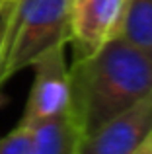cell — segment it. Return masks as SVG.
<instances>
[{"instance_id": "6da1fadb", "label": "cell", "mask_w": 152, "mask_h": 154, "mask_svg": "<svg viewBox=\"0 0 152 154\" xmlns=\"http://www.w3.org/2000/svg\"><path fill=\"white\" fill-rule=\"evenodd\" d=\"M152 92V64L119 35L68 68V113L80 139Z\"/></svg>"}, {"instance_id": "5b68a950", "label": "cell", "mask_w": 152, "mask_h": 154, "mask_svg": "<svg viewBox=\"0 0 152 154\" xmlns=\"http://www.w3.org/2000/svg\"><path fill=\"white\" fill-rule=\"evenodd\" d=\"M129 0H72L70 43L74 60L84 59L119 33Z\"/></svg>"}, {"instance_id": "52a82bcc", "label": "cell", "mask_w": 152, "mask_h": 154, "mask_svg": "<svg viewBox=\"0 0 152 154\" xmlns=\"http://www.w3.org/2000/svg\"><path fill=\"white\" fill-rule=\"evenodd\" d=\"M117 35L152 64V0H129Z\"/></svg>"}, {"instance_id": "30bf717a", "label": "cell", "mask_w": 152, "mask_h": 154, "mask_svg": "<svg viewBox=\"0 0 152 154\" xmlns=\"http://www.w3.org/2000/svg\"><path fill=\"white\" fill-rule=\"evenodd\" d=\"M133 154H152V135H150L148 139H146L144 143H142V144H141V146H138Z\"/></svg>"}, {"instance_id": "9c48e42d", "label": "cell", "mask_w": 152, "mask_h": 154, "mask_svg": "<svg viewBox=\"0 0 152 154\" xmlns=\"http://www.w3.org/2000/svg\"><path fill=\"white\" fill-rule=\"evenodd\" d=\"M16 0H8L0 6V68H2V51H4V39H6V31H8V23H10V16L14 10ZM2 78H0V88H2ZM0 103H2V96H0Z\"/></svg>"}, {"instance_id": "8992f818", "label": "cell", "mask_w": 152, "mask_h": 154, "mask_svg": "<svg viewBox=\"0 0 152 154\" xmlns=\"http://www.w3.org/2000/svg\"><path fill=\"white\" fill-rule=\"evenodd\" d=\"M31 131H33V154H76L80 133L68 109L65 113L35 123Z\"/></svg>"}, {"instance_id": "277c9868", "label": "cell", "mask_w": 152, "mask_h": 154, "mask_svg": "<svg viewBox=\"0 0 152 154\" xmlns=\"http://www.w3.org/2000/svg\"><path fill=\"white\" fill-rule=\"evenodd\" d=\"M65 47L66 45L55 47L31 64L35 76L20 125L33 127L39 121L68 109V66Z\"/></svg>"}, {"instance_id": "8fae6325", "label": "cell", "mask_w": 152, "mask_h": 154, "mask_svg": "<svg viewBox=\"0 0 152 154\" xmlns=\"http://www.w3.org/2000/svg\"><path fill=\"white\" fill-rule=\"evenodd\" d=\"M4 2H8V0H0V6H2V4H4Z\"/></svg>"}, {"instance_id": "7a4b0ae2", "label": "cell", "mask_w": 152, "mask_h": 154, "mask_svg": "<svg viewBox=\"0 0 152 154\" xmlns=\"http://www.w3.org/2000/svg\"><path fill=\"white\" fill-rule=\"evenodd\" d=\"M72 0H16L2 51L0 78L6 82L45 53L70 41Z\"/></svg>"}, {"instance_id": "3957f363", "label": "cell", "mask_w": 152, "mask_h": 154, "mask_svg": "<svg viewBox=\"0 0 152 154\" xmlns=\"http://www.w3.org/2000/svg\"><path fill=\"white\" fill-rule=\"evenodd\" d=\"M152 135V92L78 140L76 154H133Z\"/></svg>"}, {"instance_id": "ba28073f", "label": "cell", "mask_w": 152, "mask_h": 154, "mask_svg": "<svg viewBox=\"0 0 152 154\" xmlns=\"http://www.w3.org/2000/svg\"><path fill=\"white\" fill-rule=\"evenodd\" d=\"M0 154H33V131L18 125L14 131L0 137Z\"/></svg>"}]
</instances>
